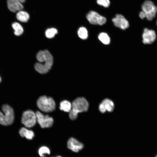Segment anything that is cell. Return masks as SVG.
I'll list each match as a JSON object with an SVG mask.
<instances>
[{
	"instance_id": "obj_20",
	"label": "cell",
	"mask_w": 157,
	"mask_h": 157,
	"mask_svg": "<svg viewBox=\"0 0 157 157\" xmlns=\"http://www.w3.org/2000/svg\"><path fill=\"white\" fill-rule=\"evenodd\" d=\"M58 31L55 28H51L47 29L46 31L45 34L46 37L49 38H51L54 37L58 33Z\"/></svg>"
},
{
	"instance_id": "obj_5",
	"label": "cell",
	"mask_w": 157,
	"mask_h": 157,
	"mask_svg": "<svg viewBox=\"0 0 157 157\" xmlns=\"http://www.w3.org/2000/svg\"><path fill=\"white\" fill-rule=\"evenodd\" d=\"M142 11L146 14V18L149 21L152 20L157 13V7L150 0L145 1L142 5Z\"/></svg>"
},
{
	"instance_id": "obj_1",
	"label": "cell",
	"mask_w": 157,
	"mask_h": 157,
	"mask_svg": "<svg viewBox=\"0 0 157 157\" xmlns=\"http://www.w3.org/2000/svg\"><path fill=\"white\" fill-rule=\"evenodd\" d=\"M36 58L38 62L35 65V70L42 74L48 72L53 63V58L51 53L46 50L41 51L38 53Z\"/></svg>"
},
{
	"instance_id": "obj_27",
	"label": "cell",
	"mask_w": 157,
	"mask_h": 157,
	"mask_svg": "<svg viewBox=\"0 0 157 157\" xmlns=\"http://www.w3.org/2000/svg\"><path fill=\"white\" fill-rule=\"evenodd\" d=\"M156 157H157V156Z\"/></svg>"
},
{
	"instance_id": "obj_12",
	"label": "cell",
	"mask_w": 157,
	"mask_h": 157,
	"mask_svg": "<svg viewBox=\"0 0 157 157\" xmlns=\"http://www.w3.org/2000/svg\"><path fill=\"white\" fill-rule=\"evenodd\" d=\"M25 0H7V6L8 9L14 13L22 10L24 8L22 3Z\"/></svg>"
},
{
	"instance_id": "obj_16",
	"label": "cell",
	"mask_w": 157,
	"mask_h": 157,
	"mask_svg": "<svg viewBox=\"0 0 157 157\" xmlns=\"http://www.w3.org/2000/svg\"><path fill=\"white\" fill-rule=\"evenodd\" d=\"M59 108L62 111L69 112L72 108V104L68 101L64 100L60 102Z\"/></svg>"
},
{
	"instance_id": "obj_23",
	"label": "cell",
	"mask_w": 157,
	"mask_h": 157,
	"mask_svg": "<svg viewBox=\"0 0 157 157\" xmlns=\"http://www.w3.org/2000/svg\"><path fill=\"white\" fill-rule=\"evenodd\" d=\"M139 16L140 18L143 19L146 17V15L144 11H142L140 13Z\"/></svg>"
},
{
	"instance_id": "obj_2",
	"label": "cell",
	"mask_w": 157,
	"mask_h": 157,
	"mask_svg": "<svg viewBox=\"0 0 157 157\" xmlns=\"http://www.w3.org/2000/svg\"><path fill=\"white\" fill-rule=\"evenodd\" d=\"M89 105L88 102L85 98L79 97L76 98L72 103V108L69 113V118L72 120H75L79 113L88 110Z\"/></svg>"
},
{
	"instance_id": "obj_6",
	"label": "cell",
	"mask_w": 157,
	"mask_h": 157,
	"mask_svg": "<svg viewBox=\"0 0 157 157\" xmlns=\"http://www.w3.org/2000/svg\"><path fill=\"white\" fill-rule=\"evenodd\" d=\"M37 121L36 113L31 110H27L23 113L21 122L25 127L31 128L35 124Z\"/></svg>"
},
{
	"instance_id": "obj_22",
	"label": "cell",
	"mask_w": 157,
	"mask_h": 157,
	"mask_svg": "<svg viewBox=\"0 0 157 157\" xmlns=\"http://www.w3.org/2000/svg\"><path fill=\"white\" fill-rule=\"evenodd\" d=\"M97 3L98 5L105 8L108 7L110 4L109 0H97Z\"/></svg>"
},
{
	"instance_id": "obj_21",
	"label": "cell",
	"mask_w": 157,
	"mask_h": 157,
	"mask_svg": "<svg viewBox=\"0 0 157 157\" xmlns=\"http://www.w3.org/2000/svg\"><path fill=\"white\" fill-rule=\"evenodd\" d=\"M50 153V151L49 149L47 147H42L38 150V154L41 157H45L46 154L49 155Z\"/></svg>"
},
{
	"instance_id": "obj_8",
	"label": "cell",
	"mask_w": 157,
	"mask_h": 157,
	"mask_svg": "<svg viewBox=\"0 0 157 157\" xmlns=\"http://www.w3.org/2000/svg\"><path fill=\"white\" fill-rule=\"evenodd\" d=\"M37 121L41 127L44 128L51 127L53 122L52 118L49 115H44L39 111L36 113Z\"/></svg>"
},
{
	"instance_id": "obj_4",
	"label": "cell",
	"mask_w": 157,
	"mask_h": 157,
	"mask_svg": "<svg viewBox=\"0 0 157 157\" xmlns=\"http://www.w3.org/2000/svg\"><path fill=\"white\" fill-rule=\"evenodd\" d=\"M2 110L4 114L0 111V124L4 126L11 124L14 119L13 109L10 106L4 104L2 106Z\"/></svg>"
},
{
	"instance_id": "obj_11",
	"label": "cell",
	"mask_w": 157,
	"mask_h": 157,
	"mask_svg": "<svg viewBox=\"0 0 157 157\" xmlns=\"http://www.w3.org/2000/svg\"><path fill=\"white\" fill-rule=\"evenodd\" d=\"M115 107L113 102L108 98L103 100L99 106V109L102 113H104L106 111L112 112L114 109Z\"/></svg>"
},
{
	"instance_id": "obj_14",
	"label": "cell",
	"mask_w": 157,
	"mask_h": 157,
	"mask_svg": "<svg viewBox=\"0 0 157 157\" xmlns=\"http://www.w3.org/2000/svg\"><path fill=\"white\" fill-rule=\"evenodd\" d=\"M19 133L22 137H25L28 140L32 139L34 136V134L32 131L24 127H22L20 129Z\"/></svg>"
},
{
	"instance_id": "obj_18",
	"label": "cell",
	"mask_w": 157,
	"mask_h": 157,
	"mask_svg": "<svg viewBox=\"0 0 157 157\" xmlns=\"http://www.w3.org/2000/svg\"><path fill=\"white\" fill-rule=\"evenodd\" d=\"M98 38L104 44H108L110 43V38L106 33L104 32L100 33L98 35Z\"/></svg>"
},
{
	"instance_id": "obj_3",
	"label": "cell",
	"mask_w": 157,
	"mask_h": 157,
	"mask_svg": "<svg viewBox=\"0 0 157 157\" xmlns=\"http://www.w3.org/2000/svg\"><path fill=\"white\" fill-rule=\"evenodd\" d=\"M37 104L40 110L46 113L52 112L56 108V104L53 98L45 95L41 96L38 98Z\"/></svg>"
},
{
	"instance_id": "obj_28",
	"label": "cell",
	"mask_w": 157,
	"mask_h": 157,
	"mask_svg": "<svg viewBox=\"0 0 157 157\" xmlns=\"http://www.w3.org/2000/svg\"></svg>"
},
{
	"instance_id": "obj_17",
	"label": "cell",
	"mask_w": 157,
	"mask_h": 157,
	"mask_svg": "<svg viewBox=\"0 0 157 157\" xmlns=\"http://www.w3.org/2000/svg\"><path fill=\"white\" fill-rule=\"evenodd\" d=\"M12 27L14 30L15 35L17 36L22 35L24 29L22 25L17 22H14L12 25Z\"/></svg>"
},
{
	"instance_id": "obj_15",
	"label": "cell",
	"mask_w": 157,
	"mask_h": 157,
	"mask_svg": "<svg viewBox=\"0 0 157 157\" xmlns=\"http://www.w3.org/2000/svg\"><path fill=\"white\" fill-rule=\"evenodd\" d=\"M16 17L19 21L22 22H26L29 19V15L26 12L21 10L17 12Z\"/></svg>"
},
{
	"instance_id": "obj_13",
	"label": "cell",
	"mask_w": 157,
	"mask_h": 157,
	"mask_svg": "<svg viewBox=\"0 0 157 157\" xmlns=\"http://www.w3.org/2000/svg\"><path fill=\"white\" fill-rule=\"evenodd\" d=\"M67 146L68 149L72 151L77 152L83 148L84 145L77 139L72 137L68 140Z\"/></svg>"
},
{
	"instance_id": "obj_9",
	"label": "cell",
	"mask_w": 157,
	"mask_h": 157,
	"mask_svg": "<svg viewBox=\"0 0 157 157\" xmlns=\"http://www.w3.org/2000/svg\"><path fill=\"white\" fill-rule=\"evenodd\" d=\"M112 21L115 26L123 30L126 29L129 26L128 20L120 14H116L112 19Z\"/></svg>"
},
{
	"instance_id": "obj_19",
	"label": "cell",
	"mask_w": 157,
	"mask_h": 157,
	"mask_svg": "<svg viewBox=\"0 0 157 157\" xmlns=\"http://www.w3.org/2000/svg\"><path fill=\"white\" fill-rule=\"evenodd\" d=\"M78 34L79 37L83 40L87 39L88 37L87 30L84 27H81L79 28L78 31Z\"/></svg>"
},
{
	"instance_id": "obj_10",
	"label": "cell",
	"mask_w": 157,
	"mask_h": 157,
	"mask_svg": "<svg viewBox=\"0 0 157 157\" xmlns=\"http://www.w3.org/2000/svg\"><path fill=\"white\" fill-rule=\"evenodd\" d=\"M142 37V42L144 44H150L156 40V35L154 30L146 28L144 30Z\"/></svg>"
},
{
	"instance_id": "obj_26",
	"label": "cell",
	"mask_w": 157,
	"mask_h": 157,
	"mask_svg": "<svg viewBox=\"0 0 157 157\" xmlns=\"http://www.w3.org/2000/svg\"><path fill=\"white\" fill-rule=\"evenodd\" d=\"M156 24H157V22H156Z\"/></svg>"
},
{
	"instance_id": "obj_24",
	"label": "cell",
	"mask_w": 157,
	"mask_h": 157,
	"mask_svg": "<svg viewBox=\"0 0 157 157\" xmlns=\"http://www.w3.org/2000/svg\"><path fill=\"white\" fill-rule=\"evenodd\" d=\"M1 77L0 76V83L1 82Z\"/></svg>"
},
{
	"instance_id": "obj_7",
	"label": "cell",
	"mask_w": 157,
	"mask_h": 157,
	"mask_svg": "<svg viewBox=\"0 0 157 157\" xmlns=\"http://www.w3.org/2000/svg\"><path fill=\"white\" fill-rule=\"evenodd\" d=\"M86 17L90 23L93 25H102L105 24L107 21L105 17L93 10L89 11L86 15Z\"/></svg>"
},
{
	"instance_id": "obj_25",
	"label": "cell",
	"mask_w": 157,
	"mask_h": 157,
	"mask_svg": "<svg viewBox=\"0 0 157 157\" xmlns=\"http://www.w3.org/2000/svg\"><path fill=\"white\" fill-rule=\"evenodd\" d=\"M56 157H62L60 156H57Z\"/></svg>"
}]
</instances>
